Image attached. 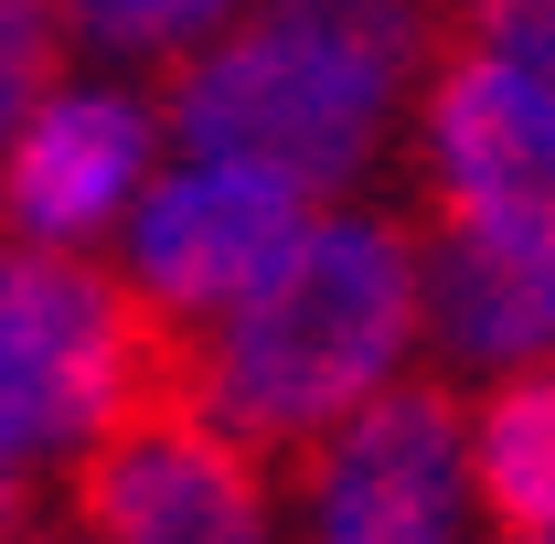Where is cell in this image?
<instances>
[{
    "label": "cell",
    "mask_w": 555,
    "mask_h": 544,
    "mask_svg": "<svg viewBox=\"0 0 555 544\" xmlns=\"http://www.w3.org/2000/svg\"><path fill=\"white\" fill-rule=\"evenodd\" d=\"M427 321V257L406 246V224L385 213H332L288 246V268L235 310L224 332V427L246 449H310L332 416H352L385 374L406 332Z\"/></svg>",
    "instance_id": "6da1fadb"
},
{
    "label": "cell",
    "mask_w": 555,
    "mask_h": 544,
    "mask_svg": "<svg viewBox=\"0 0 555 544\" xmlns=\"http://www.w3.org/2000/svg\"><path fill=\"white\" fill-rule=\"evenodd\" d=\"M396 86L406 75H385L332 22L268 0L235 43H214L193 75H171V129L204 160H268L299 193H343L385 150V96Z\"/></svg>",
    "instance_id": "7a4b0ae2"
},
{
    "label": "cell",
    "mask_w": 555,
    "mask_h": 544,
    "mask_svg": "<svg viewBox=\"0 0 555 544\" xmlns=\"http://www.w3.org/2000/svg\"><path fill=\"white\" fill-rule=\"evenodd\" d=\"M75 523L96 544H268L257 449L214 406H129L75 449Z\"/></svg>",
    "instance_id": "3957f363"
},
{
    "label": "cell",
    "mask_w": 555,
    "mask_h": 544,
    "mask_svg": "<svg viewBox=\"0 0 555 544\" xmlns=\"http://www.w3.org/2000/svg\"><path fill=\"white\" fill-rule=\"evenodd\" d=\"M310 491V544H449L460 523V396L374 385L310 449H288Z\"/></svg>",
    "instance_id": "277c9868"
},
{
    "label": "cell",
    "mask_w": 555,
    "mask_h": 544,
    "mask_svg": "<svg viewBox=\"0 0 555 544\" xmlns=\"http://www.w3.org/2000/svg\"><path fill=\"white\" fill-rule=\"evenodd\" d=\"M310 235V193L268 171V160H193V171H171L129 224V277L150 299H171V310H246L278 268H288V246Z\"/></svg>",
    "instance_id": "5b68a950"
},
{
    "label": "cell",
    "mask_w": 555,
    "mask_h": 544,
    "mask_svg": "<svg viewBox=\"0 0 555 544\" xmlns=\"http://www.w3.org/2000/svg\"><path fill=\"white\" fill-rule=\"evenodd\" d=\"M427 321L460 363L555 352V204H534V193H438Z\"/></svg>",
    "instance_id": "8992f818"
},
{
    "label": "cell",
    "mask_w": 555,
    "mask_h": 544,
    "mask_svg": "<svg viewBox=\"0 0 555 544\" xmlns=\"http://www.w3.org/2000/svg\"><path fill=\"white\" fill-rule=\"evenodd\" d=\"M139 160H150V107H129V96H43L11 139V160H0V213L22 235H43V246H75L129 204Z\"/></svg>",
    "instance_id": "52a82bcc"
},
{
    "label": "cell",
    "mask_w": 555,
    "mask_h": 544,
    "mask_svg": "<svg viewBox=\"0 0 555 544\" xmlns=\"http://www.w3.org/2000/svg\"><path fill=\"white\" fill-rule=\"evenodd\" d=\"M427 171L438 193H534L555 204V75L513 54H449L427 86Z\"/></svg>",
    "instance_id": "ba28073f"
},
{
    "label": "cell",
    "mask_w": 555,
    "mask_h": 544,
    "mask_svg": "<svg viewBox=\"0 0 555 544\" xmlns=\"http://www.w3.org/2000/svg\"><path fill=\"white\" fill-rule=\"evenodd\" d=\"M470 480L502 534H555V374H513L491 396Z\"/></svg>",
    "instance_id": "9c48e42d"
},
{
    "label": "cell",
    "mask_w": 555,
    "mask_h": 544,
    "mask_svg": "<svg viewBox=\"0 0 555 544\" xmlns=\"http://www.w3.org/2000/svg\"><path fill=\"white\" fill-rule=\"evenodd\" d=\"M65 33L107 43V54H182L193 33L224 22V0H54Z\"/></svg>",
    "instance_id": "30bf717a"
},
{
    "label": "cell",
    "mask_w": 555,
    "mask_h": 544,
    "mask_svg": "<svg viewBox=\"0 0 555 544\" xmlns=\"http://www.w3.org/2000/svg\"><path fill=\"white\" fill-rule=\"evenodd\" d=\"M460 33L513 54V65H534V75H555V0H460Z\"/></svg>",
    "instance_id": "8fae6325"
},
{
    "label": "cell",
    "mask_w": 555,
    "mask_h": 544,
    "mask_svg": "<svg viewBox=\"0 0 555 544\" xmlns=\"http://www.w3.org/2000/svg\"><path fill=\"white\" fill-rule=\"evenodd\" d=\"M33 523V480H22V449H0V544Z\"/></svg>",
    "instance_id": "7c38bea8"
}]
</instances>
